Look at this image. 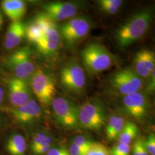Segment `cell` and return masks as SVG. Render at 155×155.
I'll list each match as a JSON object with an SVG mask.
<instances>
[{
  "mask_svg": "<svg viewBox=\"0 0 155 155\" xmlns=\"http://www.w3.org/2000/svg\"><path fill=\"white\" fill-rule=\"evenodd\" d=\"M9 113L17 122L22 124L33 122L41 115L40 106L33 99L22 105L9 109Z\"/></svg>",
  "mask_w": 155,
  "mask_h": 155,
  "instance_id": "obj_14",
  "label": "cell"
},
{
  "mask_svg": "<svg viewBox=\"0 0 155 155\" xmlns=\"http://www.w3.org/2000/svg\"><path fill=\"white\" fill-rule=\"evenodd\" d=\"M6 66L15 75V77L27 80L35 71L32 51L27 46L15 51L6 58Z\"/></svg>",
  "mask_w": 155,
  "mask_h": 155,
  "instance_id": "obj_5",
  "label": "cell"
},
{
  "mask_svg": "<svg viewBox=\"0 0 155 155\" xmlns=\"http://www.w3.org/2000/svg\"><path fill=\"white\" fill-rule=\"evenodd\" d=\"M71 143V144L77 146L79 148L87 151L94 142H92L85 136L79 135L74 137Z\"/></svg>",
  "mask_w": 155,
  "mask_h": 155,
  "instance_id": "obj_24",
  "label": "cell"
},
{
  "mask_svg": "<svg viewBox=\"0 0 155 155\" xmlns=\"http://www.w3.org/2000/svg\"><path fill=\"white\" fill-rule=\"evenodd\" d=\"M46 155H70L68 150L64 148H51Z\"/></svg>",
  "mask_w": 155,
  "mask_h": 155,
  "instance_id": "obj_29",
  "label": "cell"
},
{
  "mask_svg": "<svg viewBox=\"0 0 155 155\" xmlns=\"http://www.w3.org/2000/svg\"><path fill=\"white\" fill-rule=\"evenodd\" d=\"M4 89L2 87H0V104L2 103L3 98H4Z\"/></svg>",
  "mask_w": 155,
  "mask_h": 155,
  "instance_id": "obj_33",
  "label": "cell"
},
{
  "mask_svg": "<svg viewBox=\"0 0 155 155\" xmlns=\"http://www.w3.org/2000/svg\"><path fill=\"white\" fill-rule=\"evenodd\" d=\"M6 148L11 155H25L27 149L25 140L22 135L15 134L8 140Z\"/></svg>",
  "mask_w": 155,
  "mask_h": 155,
  "instance_id": "obj_20",
  "label": "cell"
},
{
  "mask_svg": "<svg viewBox=\"0 0 155 155\" xmlns=\"http://www.w3.org/2000/svg\"><path fill=\"white\" fill-rule=\"evenodd\" d=\"M148 79L149 81L146 87L145 91L149 94H152L154 92L155 89V69L152 71Z\"/></svg>",
  "mask_w": 155,
  "mask_h": 155,
  "instance_id": "obj_27",
  "label": "cell"
},
{
  "mask_svg": "<svg viewBox=\"0 0 155 155\" xmlns=\"http://www.w3.org/2000/svg\"><path fill=\"white\" fill-rule=\"evenodd\" d=\"M30 87L39 102L50 105L55 98L56 84L53 76L41 69L35 70L30 78Z\"/></svg>",
  "mask_w": 155,
  "mask_h": 155,
  "instance_id": "obj_4",
  "label": "cell"
},
{
  "mask_svg": "<svg viewBox=\"0 0 155 155\" xmlns=\"http://www.w3.org/2000/svg\"><path fill=\"white\" fill-rule=\"evenodd\" d=\"M125 122L122 117L116 115L111 116L106 127L105 133L107 139L111 141L118 139Z\"/></svg>",
  "mask_w": 155,
  "mask_h": 155,
  "instance_id": "obj_19",
  "label": "cell"
},
{
  "mask_svg": "<svg viewBox=\"0 0 155 155\" xmlns=\"http://www.w3.org/2000/svg\"><path fill=\"white\" fill-rule=\"evenodd\" d=\"M139 128L135 123L129 121L125 122L118 140V143L130 145L138 135Z\"/></svg>",
  "mask_w": 155,
  "mask_h": 155,
  "instance_id": "obj_21",
  "label": "cell"
},
{
  "mask_svg": "<svg viewBox=\"0 0 155 155\" xmlns=\"http://www.w3.org/2000/svg\"><path fill=\"white\" fill-rule=\"evenodd\" d=\"M61 41V35L56 24L48 30L36 44L39 52L45 55L51 56L58 50Z\"/></svg>",
  "mask_w": 155,
  "mask_h": 155,
  "instance_id": "obj_16",
  "label": "cell"
},
{
  "mask_svg": "<svg viewBox=\"0 0 155 155\" xmlns=\"http://www.w3.org/2000/svg\"><path fill=\"white\" fill-rule=\"evenodd\" d=\"M80 7L79 4L75 2H52L43 6L45 13L55 22L74 17Z\"/></svg>",
  "mask_w": 155,
  "mask_h": 155,
  "instance_id": "obj_10",
  "label": "cell"
},
{
  "mask_svg": "<svg viewBox=\"0 0 155 155\" xmlns=\"http://www.w3.org/2000/svg\"><path fill=\"white\" fill-rule=\"evenodd\" d=\"M25 37V25L21 21L12 22L6 33L4 45L8 50L15 48Z\"/></svg>",
  "mask_w": 155,
  "mask_h": 155,
  "instance_id": "obj_17",
  "label": "cell"
},
{
  "mask_svg": "<svg viewBox=\"0 0 155 155\" xmlns=\"http://www.w3.org/2000/svg\"><path fill=\"white\" fill-rule=\"evenodd\" d=\"M141 140V138L138 137L136 139L134 142L132 147V155H140V144Z\"/></svg>",
  "mask_w": 155,
  "mask_h": 155,
  "instance_id": "obj_31",
  "label": "cell"
},
{
  "mask_svg": "<svg viewBox=\"0 0 155 155\" xmlns=\"http://www.w3.org/2000/svg\"><path fill=\"white\" fill-rule=\"evenodd\" d=\"M3 22H4V19H3V16L1 13V12H0V29L2 28V25H3Z\"/></svg>",
  "mask_w": 155,
  "mask_h": 155,
  "instance_id": "obj_34",
  "label": "cell"
},
{
  "mask_svg": "<svg viewBox=\"0 0 155 155\" xmlns=\"http://www.w3.org/2000/svg\"><path fill=\"white\" fill-rule=\"evenodd\" d=\"M56 24L45 12L39 13L25 25V37L29 42L36 45L48 30Z\"/></svg>",
  "mask_w": 155,
  "mask_h": 155,
  "instance_id": "obj_12",
  "label": "cell"
},
{
  "mask_svg": "<svg viewBox=\"0 0 155 155\" xmlns=\"http://www.w3.org/2000/svg\"><path fill=\"white\" fill-rule=\"evenodd\" d=\"M1 8L12 21H21L27 11L26 3L21 0H4L1 2Z\"/></svg>",
  "mask_w": 155,
  "mask_h": 155,
  "instance_id": "obj_18",
  "label": "cell"
},
{
  "mask_svg": "<svg viewBox=\"0 0 155 155\" xmlns=\"http://www.w3.org/2000/svg\"><path fill=\"white\" fill-rule=\"evenodd\" d=\"M47 134H45L43 132L38 133L36 134L34 137H33V140L32 141V144H31V150H32L35 149L37 147H38L39 144L41 143V141L45 139V137L46 136Z\"/></svg>",
  "mask_w": 155,
  "mask_h": 155,
  "instance_id": "obj_28",
  "label": "cell"
},
{
  "mask_svg": "<svg viewBox=\"0 0 155 155\" xmlns=\"http://www.w3.org/2000/svg\"><path fill=\"white\" fill-rule=\"evenodd\" d=\"M110 82L114 90L124 96L140 91L143 86V78L132 68H125L115 72Z\"/></svg>",
  "mask_w": 155,
  "mask_h": 155,
  "instance_id": "obj_8",
  "label": "cell"
},
{
  "mask_svg": "<svg viewBox=\"0 0 155 155\" xmlns=\"http://www.w3.org/2000/svg\"><path fill=\"white\" fill-rule=\"evenodd\" d=\"M91 28L89 18L84 16L74 17L61 24L59 31L66 45L74 46L84 38Z\"/></svg>",
  "mask_w": 155,
  "mask_h": 155,
  "instance_id": "obj_6",
  "label": "cell"
},
{
  "mask_svg": "<svg viewBox=\"0 0 155 155\" xmlns=\"http://www.w3.org/2000/svg\"><path fill=\"white\" fill-rule=\"evenodd\" d=\"M100 9L109 15L116 14L122 6L121 0H100L97 2Z\"/></svg>",
  "mask_w": 155,
  "mask_h": 155,
  "instance_id": "obj_22",
  "label": "cell"
},
{
  "mask_svg": "<svg viewBox=\"0 0 155 155\" xmlns=\"http://www.w3.org/2000/svg\"><path fill=\"white\" fill-rule=\"evenodd\" d=\"M52 109L56 121L61 126L68 129H77L79 127L78 108L66 97L55 98L52 102Z\"/></svg>",
  "mask_w": 155,
  "mask_h": 155,
  "instance_id": "obj_9",
  "label": "cell"
},
{
  "mask_svg": "<svg viewBox=\"0 0 155 155\" xmlns=\"http://www.w3.org/2000/svg\"><path fill=\"white\" fill-rule=\"evenodd\" d=\"M123 106L127 113L137 121H141L147 114L148 102L145 94L140 91L124 96Z\"/></svg>",
  "mask_w": 155,
  "mask_h": 155,
  "instance_id": "obj_13",
  "label": "cell"
},
{
  "mask_svg": "<svg viewBox=\"0 0 155 155\" xmlns=\"http://www.w3.org/2000/svg\"><path fill=\"white\" fill-rule=\"evenodd\" d=\"M130 145L118 143L115 145L109 151L110 155H130Z\"/></svg>",
  "mask_w": 155,
  "mask_h": 155,
  "instance_id": "obj_25",
  "label": "cell"
},
{
  "mask_svg": "<svg viewBox=\"0 0 155 155\" xmlns=\"http://www.w3.org/2000/svg\"><path fill=\"white\" fill-rule=\"evenodd\" d=\"M133 70L141 78H148L155 69V53L148 49L137 51L133 59Z\"/></svg>",
  "mask_w": 155,
  "mask_h": 155,
  "instance_id": "obj_15",
  "label": "cell"
},
{
  "mask_svg": "<svg viewBox=\"0 0 155 155\" xmlns=\"http://www.w3.org/2000/svg\"><path fill=\"white\" fill-rule=\"evenodd\" d=\"M144 145L150 155H154L155 154V136L154 133H150L148 136L147 139L144 141Z\"/></svg>",
  "mask_w": 155,
  "mask_h": 155,
  "instance_id": "obj_26",
  "label": "cell"
},
{
  "mask_svg": "<svg viewBox=\"0 0 155 155\" xmlns=\"http://www.w3.org/2000/svg\"></svg>",
  "mask_w": 155,
  "mask_h": 155,
  "instance_id": "obj_35",
  "label": "cell"
},
{
  "mask_svg": "<svg viewBox=\"0 0 155 155\" xmlns=\"http://www.w3.org/2000/svg\"><path fill=\"white\" fill-rule=\"evenodd\" d=\"M140 155H149L148 152L146 150L145 145H144V141L141 139L140 144Z\"/></svg>",
  "mask_w": 155,
  "mask_h": 155,
  "instance_id": "obj_32",
  "label": "cell"
},
{
  "mask_svg": "<svg viewBox=\"0 0 155 155\" xmlns=\"http://www.w3.org/2000/svg\"><path fill=\"white\" fill-rule=\"evenodd\" d=\"M8 97L14 107L26 104L31 99L30 84L27 80L12 78L8 82Z\"/></svg>",
  "mask_w": 155,
  "mask_h": 155,
  "instance_id": "obj_11",
  "label": "cell"
},
{
  "mask_svg": "<svg viewBox=\"0 0 155 155\" xmlns=\"http://www.w3.org/2000/svg\"><path fill=\"white\" fill-rule=\"evenodd\" d=\"M80 127L91 130H100L106 121L105 109L98 100L87 101L78 108Z\"/></svg>",
  "mask_w": 155,
  "mask_h": 155,
  "instance_id": "obj_3",
  "label": "cell"
},
{
  "mask_svg": "<svg viewBox=\"0 0 155 155\" xmlns=\"http://www.w3.org/2000/svg\"><path fill=\"white\" fill-rule=\"evenodd\" d=\"M83 66L91 75H98L110 68L113 57L105 46L98 43H91L82 50Z\"/></svg>",
  "mask_w": 155,
  "mask_h": 155,
  "instance_id": "obj_2",
  "label": "cell"
},
{
  "mask_svg": "<svg viewBox=\"0 0 155 155\" xmlns=\"http://www.w3.org/2000/svg\"><path fill=\"white\" fill-rule=\"evenodd\" d=\"M86 155H110V153L104 144L93 143Z\"/></svg>",
  "mask_w": 155,
  "mask_h": 155,
  "instance_id": "obj_23",
  "label": "cell"
},
{
  "mask_svg": "<svg viewBox=\"0 0 155 155\" xmlns=\"http://www.w3.org/2000/svg\"><path fill=\"white\" fill-rule=\"evenodd\" d=\"M60 79L63 86L68 91L80 95L86 86V77L82 66L74 60H70L61 67Z\"/></svg>",
  "mask_w": 155,
  "mask_h": 155,
  "instance_id": "obj_7",
  "label": "cell"
},
{
  "mask_svg": "<svg viewBox=\"0 0 155 155\" xmlns=\"http://www.w3.org/2000/svg\"><path fill=\"white\" fill-rule=\"evenodd\" d=\"M68 150L70 155H86L87 152L72 144L70 145Z\"/></svg>",
  "mask_w": 155,
  "mask_h": 155,
  "instance_id": "obj_30",
  "label": "cell"
},
{
  "mask_svg": "<svg viewBox=\"0 0 155 155\" xmlns=\"http://www.w3.org/2000/svg\"><path fill=\"white\" fill-rule=\"evenodd\" d=\"M153 17L152 7L140 10L116 30L117 44L125 48L141 39L148 31Z\"/></svg>",
  "mask_w": 155,
  "mask_h": 155,
  "instance_id": "obj_1",
  "label": "cell"
}]
</instances>
